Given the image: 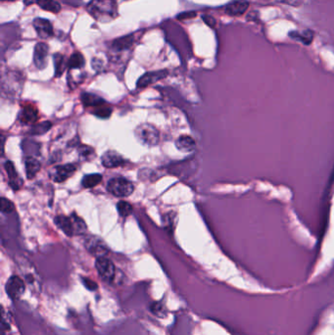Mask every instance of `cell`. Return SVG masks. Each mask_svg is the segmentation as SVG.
Wrapping results in <instances>:
<instances>
[{
  "label": "cell",
  "instance_id": "484cf974",
  "mask_svg": "<svg viewBox=\"0 0 334 335\" xmlns=\"http://www.w3.org/2000/svg\"><path fill=\"white\" fill-rule=\"evenodd\" d=\"M132 43V39L131 37H125L123 39H119L116 42L113 43L114 48H116L117 50H124L125 48L129 47Z\"/></svg>",
  "mask_w": 334,
  "mask_h": 335
},
{
  "label": "cell",
  "instance_id": "1f68e13d",
  "mask_svg": "<svg viewBox=\"0 0 334 335\" xmlns=\"http://www.w3.org/2000/svg\"><path fill=\"white\" fill-rule=\"evenodd\" d=\"M203 20L206 22L207 25H209L210 27H214L215 24H216V21L214 18L210 17V16H204L203 17Z\"/></svg>",
  "mask_w": 334,
  "mask_h": 335
},
{
  "label": "cell",
  "instance_id": "8992f818",
  "mask_svg": "<svg viewBox=\"0 0 334 335\" xmlns=\"http://www.w3.org/2000/svg\"><path fill=\"white\" fill-rule=\"evenodd\" d=\"M25 291V283L23 279L17 276L11 277L6 283V293L12 299H19Z\"/></svg>",
  "mask_w": 334,
  "mask_h": 335
},
{
  "label": "cell",
  "instance_id": "4dcf8cb0",
  "mask_svg": "<svg viewBox=\"0 0 334 335\" xmlns=\"http://www.w3.org/2000/svg\"><path fill=\"white\" fill-rule=\"evenodd\" d=\"M83 282H84V285L86 286V288L87 289H89V290H96L97 289V284L94 282V281H92L91 279H83Z\"/></svg>",
  "mask_w": 334,
  "mask_h": 335
},
{
  "label": "cell",
  "instance_id": "2e32d148",
  "mask_svg": "<svg viewBox=\"0 0 334 335\" xmlns=\"http://www.w3.org/2000/svg\"><path fill=\"white\" fill-rule=\"evenodd\" d=\"M175 146L178 150L182 152H191L195 149L196 143L191 136L182 135V136H179L178 139L176 140Z\"/></svg>",
  "mask_w": 334,
  "mask_h": 335
},
{
  "label": "cell",
  "instance_id": "ffe728a7",
  "mask_svg": "<svg viewBox=\"0 0 334 335\" xmlns=\"http://www.w3.org/2000/svg\"><path fill=\"white\" fill-rule=\"evenodd\" d=\"M38 5H40V7L43 10H46L52 13H58L61 10L60 4L55 0H39Z\"/></svg>",
  "mask_w": 334,
  "mask_h": 335
},
{
  "label": "cell",
  "instance_id": "f1b7e54d",
  "mask_svg": "<svg viewBox=\"0 0 334 335\" xmlns=\"http://www.w3.org/2000/svg\"><path fill=\"white\" fill-rule=\"evenodd\" d=\"M151 311L154 315L158 317H164L165 316V307L161 303H154L151 306Z\"/></svg>",
  "mask_w": 334,
  "mask_h": 335
},
{
  "label": "cell",
  "instance_id": "603a6c76",
  "mask_svg": "<svg viewBox=\"0 0 334 335\" xmlns=\"http://www.w3.org/2000/svg\"><path fill=\"white\" fill-rule=\"evenodd\" d=\"M84 56L79 53V52H76L74 53L69 62H68V66L71 68V69H81L82 67H84Z\"/></svg>",
  "mask_w": 334,
  "mask_h": 335
},
{
  "label": "cell",
  "instance_id": "30bf717a",
  "mask_svg": "<svg viewBox=\"0 0 334 335\" xmlns=\"http://www.w3.org/2000/svg\"><path fill=\"white\" fill-rule=\"evenodd\" d=\"M167 75V71H158V72H152V73H146L143 75L137 82V87L143 88L148 86L149 84H154L162 79H164Z\"/></svg>",
  "mask_w": 334,
  "mask_h": 335
},
{
  "label": "cell",
  "instance_id": "4316f807",
  "mask_svg": "<svg viewBox=\"0 0 334 335\" xmlns=\"http://www.w3.org/2000/svg\"><path fill=\"white\" fill-rule=\"evenodd\" d=\"M50 127H51V123L50 122H43V123L38 124V125L34 126L31 129L30 133H32V134H42V133L46 132L47 130H49Z\"/></svg>",
  "mask_w": 334,
  "mask_h": 335
},
{
  "label": "cell",
  "instance_id": "d4e9b609",
  "mask_svg": "<svg viewBox=\"0 0 334 335\" xmlns=\"http://www.w3.org/2000/svg\"><path fill=\"white\" fill-rule=\"evenodd\" d=\"M117 209H118L119 214L124 218L130 216V214L132 213V206L128 202H125V201H120L117 204Z\"/></svg>",
  "mask_w": 334,
  "mask_h": 335
},
{
  "label": "cell",
  "instance_id": "7402d4cb",
  "mask_svg": "<svg viewBox=\"0 0 334 335\" xmlns=\"http://www.w3.org/2000/svg\"><path fill=\"white\" fill-rule=\"evenodd\" d=\"M290 36H292L293 39L299 40L300 42H303L306 45H309L310 43H312L313 39H314V33L311 30H306L301 34L294 32L292 34H290Z\"/></svg>",
  "mask_w": 334,
  "mask_h": 335
},
{
  "label": "cell",
  "instance_id": "ba28073f",
  "mask_svg": "<svg viewBox=\"0 0 334 335\" xmlns=\"http://www.w3.org/2000/svg\"><path fill=\"white\" fill-rule=\"evenodd\" d=\"M249 7V2L246 0H234L227 4L224 8V12L229 16H241Z\"/></svg>",
  "mask_w": 334,
  "mask_h": 335
},
{
  "label": "cell",
  "instance_id": "277c9868",
  "mask_svg": "<svg viewBox=\"0 0 334 335\" xmlns=\"http://www.w3.org/2000/svg\"><path fill=\"white\" fill-rule=\"evenodd\" d=\"M107 188L113 195L117 197H127L134 190L133 184L123 177H115L109 180Z\"/></svg>",
  "mask_w": 334,
  "mask_h": 335
},
{
  "label": "cell",
  "instance_id": "4fadbf2b",
  "mask_svg": "<svg viewBox=\"0 0 334 335\" xmlns=\"http://www.w3.org/2000/svg\"><path fill=\"white\" fill-rule=\"evenodd\" d=\"M5 169L7 171V174H8V177H9V183H10V186L14 189V190H18L21 188L22 186V179L20 178L18 172L16 171L15 169V167L13 165L12 162L10 161H7L5 163Z\"/></svg>",
  "mask_w": 334,
  "mask_h": 335
},
{
  "label": "cell",
  "instance_id": "52a82bcc",
  "mask_svg": "<svg viewBox=\"0 0 334 335\" xmlns=\"http://www.w3.org/2000/svg\"><path fill=\"white\" fill-rule=\"evenodd\" d=\"M76 169L77 168L71 164L58 166L54 168L53 173L51 174L52 179L56 182H63L66 179H68L70 176H72L76 172Z\"/></svg>",
  "mask_w": 334,
  "mask_h": 335
},
{
  "label": "cell",
  "instance_id": "9c48e42d",
  "mask_svg": "<svg viewBox=\"0 0 334 335\" xmlns=\"http://www.w3.org/2000/svg\"><path fill=\"white\" fill-rule=\"evenodd\" d=\"M103 166L106 168H118L124 166L125 160L117 152L107 151L101 158Z\"/></svg>",
  "mask_w": 334,
  "mask_h": 335
},
{
  "label": "cell",
  "instance_id": "e0dca14e",
  "mask_svg": "<svg viewBox=\"0 0 334 335\" xmlns=\"http://www.w3.org/2000/svg\"><path fill=\"white\" fill-rule=\"evenodd\" d=\"M25 165H26V171H27L28 178L30 179L35 177V175L41 169V163L37 159L32 158V157H29L26 159Z\"/></svg>",
  "mask_w": 334,
  "mask_h": 335
},
{
  "label": "cell",
  "instance_id": "8fae6325",
  "mask_svg": "<svg viewBox=\"0 0 334 335\" xmlns=\"http://www.w3.org/2000/svg\"><path fill=\"white\" fill-rule=\"evenodd\" d=\"M34 27L38 36L42 39H47L53 35V28L48 20L38 18L34 21Z\"/></svg>",
  "mask_w": 334,
  "mask_h": 335
},
{
  "label": "cell",
  "instance_id": "ac0fdd59",
  "mask_svg": "<svg viewBox=\"0 0 334 335\" xmlns=\"http://www.w3.org/2000/svg\"><path fill=\"white\" fill-rule=\"evenodd\" d=\"M82 101L85 106L88 107H97L105 102L102 98L91 93H84L82 95Z\"/></svg>",
  "mask_w": 334,
  "mask_h": 335
},
{
  "label": "cell",
  "instance_id": "9a60e30c",
  "mask_svg": "<svg viewBox=\"0 0 334 335\" xmlns=\"http://www.w3.org/2000/svg\"><path fill=\"white\" fill-rule=\"evenodd\" d=\"M86 247H87L88 251L91 252L93 255L97 256V258L104 257V255L107 253L106 246L103 244V242L101 240H99L96 237H91L87 241Z\"/></svg>",
  "mask_w": 334,
  "mask_h": 335
},
{
  "label": "cell",
  "instance_id": "6da1fadb",
  "mask_svg": "<svg viewBox=\"0 0 334 335\" xmlns=\"http://www.w3.org/2000/svg\"><path fill=\"white\" fill-rule=\"evenodd\" d=\"M86 10L95 20L102 23L110 22L118 16V6L115 0H91Z\"/></svg>",
  "mask_w": 334,
  "mask_h": 335
},
{
  "label": "cell",
  "instance_id": "5b68a950",
  "mask_svg": "<svg viewBox=\"0 0 334 335\" xmlns=\"http://www.w3.org/2000/svg\"><path fill=\"white\" fill-rule=\"evenodd\" d=\"M95 267L96 270L102 279L105 281H112L115 278L116 274V269L114 264L107 258L105 257H99L96 259L95 262Z\"/></svg>",
  "mask_w": 334,
  "mask_h": 335
},
{
  "label": "cell",
  "instance_id": "f546056e",
  "mask_svg": "<svg viewBox=\"0 0 334 335\" xmlns=\"http://www.w3.org/2000/svg\"><path fill=\"white\" fill-rule=\"evenodd\" d=\"M80 154L85 159H89L94 154V151H93L92 148H90L88 146H82L80 148Z\"/></svg>",
  "mask_w": 334,
  "mask_h": 335
},
{
  "label": "cell",
  "instance_id": "7c38bea8",
  "mask_svg": "<svg viewBox=\"0 0 334 335\" xmlns=\"http://www.w3.org/2000/svg\"><path fill=\"white\" fill-rule=\"evenodd\" d=\"M48 55V46L45 43H38L35 48L34 62L39 69H44L46 66V59Z\"/></svg>",
  "mask_w": 334,
  "mask_h": 335
},
{
  "label": "cell",
  "instance_id": "44dd1931",
  "mask_svg": "<svg viewBox=\"0 0 334 335\" xmlns=\"http://www.w3.org/2000/svg\"><path fill=\"white\" fill-rule=\"evenodd\" d=\"M54 65H55V75L56 77H60L68 63L65 61V57L61 54L54 55Z\"/></svg>",
  "mask_w": 334,
  "mask_h": 335
},
{
  "label": "cell",
  "instance_id": "cb8c5ba5",
  "mask_svg": "<svg viewBox=\"0 0 334 335\" xmlns=\"http://www.w3.org/2000/svg\"><path fill=\"white\" fill-rule=\"evenodd\" d=\"M111 112H112V110H111L110 106L106 102H104V103L100 104L99 106L95 107V110L93 111V114L95 116L99 117V118L105 119V118H108L111 115Z\"/></svg>",
  "mask_w": 334,
  "mask_h": 335
},
{
  "label": "cell",
  "instance_id": "3957f363",
  "mask_svg": "<svg viewBox=\"0 0 334 335\" xmlns=\"http://www.w3.org/2000/svg\"><path fill=\"white\" fill-rule=\"evenodd\" d=\"M135 136L137 139L148 146H154L159 142V131L152 125L143 124L135 129Z\"/></svg>",
  "mask_w": 334,
  "mask_h": 335
},
{
  "label": "cell",
  "instance_id": "7a4b0ae2",
  "mask_svg": "<svg viewBox=\"0 0 334 335\" xmlns=\"http://www.w3.org/2000/svg\"><path fill=\"white\" fill-rule=\"evenodd\" d=\"M54 221L57 226L61 228L68 236L84 234L87 228L84 221L77 215H72L71 217L60 215L57 216Z\"/></svg>",
  "mask_w": 334,
  "mask_h": 335
},
{
  "label": "cell",
  "instance_id": "5bb4252c",
  "mask_svg": "<svg viewBox=\"0 0 334 335\" xmlns=\"http://www.w3.org/2000/svg\"><path fill=\"white\" fill-rule=\"evenodd\" d=\"M19 119L22 123L24 124H32L35 123L38 119H39V114H38V110L32 106H25L19 115Z\"/></svg>",
  "mask_w": 334,
  "mask_h": 335
},
{
  "label": "cell",
  "instance_id": "d6a6232c",
  "mask_svg": "<svg viewBox=\"0 0 334 335\" xmlns=\"http://www.w3.org/2000/svg\"><path fill=\"white\" fill-rule=\"evenodd\" d=\"M39 0H24V3L29 6V5H32V4H38Z\"/></svg>",
  "mask_w": 334,
  "mask_h": 335
},
{
  "label": "cell",
  "instance_id": "d6986e66",
  "mask_svg": "<svg viewBox=\"0 0 334 335\" xmlns=\"http://www.w3.org/2000/svg\"><path fill=\"white\" fill-rule=\"evenodd\" d=\"M102 175L99 173H92V174H88L85 175L83 178V186L85 188H92L96 185H98L101 181H102Z\"/></svg>",
  "mask_w": 334,
  "mask_h": 335
},
{
  "label": "cell",
  "instance_id": "83f0119b",
  "mask_svg": "<svg viewBox=\"0 0 334 335\" xmlns=\"http://www.w3.org/2000/svg\"><path fill=\"white\" fill-rule=\"evenodd\" d=\"M0 208H1L2 213H11L15 209L14 204L5 197H2L0 200Z\"/></svg>",
  "mask_w": 334,
  "mask_h": 335
}]
</instances>
